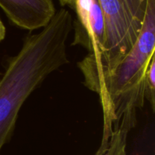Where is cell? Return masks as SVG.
Wrapping results in <instances>:
<instances>
[{"label": "cell", "instance_id": "6da1fadb", "mask_svg": "<svg viewBox=\"0 0 155 155\" xmlns=\"http://www.w3.org/2000/svg\"><path fill=\"white\" fill-rule=\"evenodd\" d=\"M71 12L61 8L36 33L27 35L0 78V153L14 134L18 114L30 95L51 74L68 64L67 41L73 30Z\"/></svg>", "mask_w": 155, "mask_h": 155}, {"label": "cell", "instance_id": "7a4b0ae2", "mask_svg": "<svg viewBox=\"0 0 155 155\" xmlns=\"http://www.w3.org/2000/svg\"><path fill=\"white\" fill-rule=\"evenodd\" d=\"M154 51L155 0H147L143 24L134 45L116 68L92 90L99 96L103 113L102 138L95 155L105 152L114 126L124 114L144 106L145 75Z\"/></svg>", "mask_w": 155, "mask_h": 155}, {"label": "cell", "instance_id": "3957f363", "mask_svg": "<svg viewBox=\"0 0 155 155\" xmlns=\"http://www.w3.org/2000/svg\"><path fill=\"white\" fill-rule=\"evenodd\" d=\"M104 20L105 33L97 54H88L77 63L83 84L92 91L111 73L134 45L140 33L147 0H98Z\"/></svg>", "mask_w": 155, "mask_h": 155}, {"label": "cell", "instance_id": "277c9868", "mask_svg": "<svg viewBox=\"0 0 155 155\" xmlns=\"http://www.w3.org/2000/svg\"><path fill=\"white\" fill-rule=\"evenodd\" d=\"M0 8L12 24L30 31L45 27L56 13L52 0H0Z\"/></svg>", "mask_w": 155, "mask_h": 155}, {"label": "cell", "instance_id": "5b68a950", "mask_svg": "<svg viewBox=\"0 0 155 155\" xmlns=\"http://www.w3.org/2000/svg\"><path fill=\"white\" fill-rule=\"evenodd\" d=\"M104 33L105 27L102 12L98 0H93L87 29L82 33H74L72 45H81L89 51V54H95L101 48Z\"/></svg>", "mask_w": 155, "mask_h": 155}, {"label": "cell", "instance_id": "8992f818", "mask_svg": "<svg viewBox=\"0 0 155 155\" xmlns=\"http://www.w3.org/2000/svg\"><path fill=\"white\" fill-rule=\"evenodd\" d=\"M136 110H129L114 124L107 150L102 155H127L129 132L136 126Z\"/></svg>", "mask_w": 155, "mask_h": 155}, {"label": "cell", "instance_id": "52a82bcc", "mask_svg": "<svg viewBox=\"0 0 155 155\" xmlns=\"http://www.w3.org/2000/svg\"><path fill=\"white\" fill-rule=\"evenodd\" d=\"M145 100L151 104L154 111L155 107V55L152 58L145 75Z\"/></svg>", "mask_w": 155, "mask_h": 155}, {"label": "cell", "instance_id": "ba28073f", "mask_svg": "<svg viewBox=\"0 0 155 155\" xmlns=\"http://www.w3.org/2000/svg\"><path fill=\"white\" fill-rule=\"evenodd\" d=\"M61 6H68L71 8L74 9L75 7V0H59Z\"/></svg>", "mask_w": 155, "mask_h": 155}, {"label": "cell", "instance_id": "9c48e42d", "mask_svg": "<svg viewBox=\"0 0 155 155\" xmlns=\"http://www.w3.org/2000/svg\"><path fill=\"white\" fill-rule=\"evenodd\" d=\"M5 34H6L5 27L2 19L0 18V42L5 39Z\"/></svg>", "mask_w": 155, "mask_h": 155}, {"label": "cell", "instance_id": "30bf717a", "mask_svg": "<svg viewBox=\"0 0 155 155\" xmlns=\"http://www.w3.org/2000/svg\"><path fill=\"white\" fill-rule=\"evenodd\" d=\"M2 74H1V73H0V78H1V77H2Z\"/></svg>", "mask_w": 155, "mask_h": 155}]
</instances>
